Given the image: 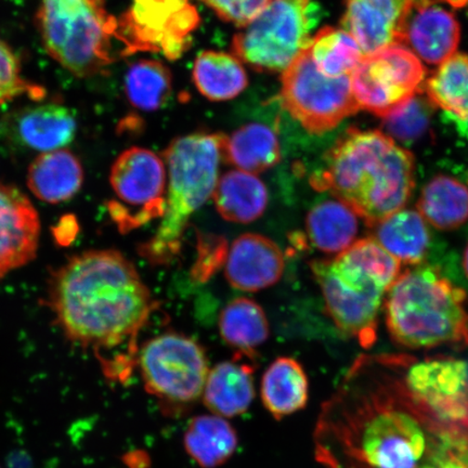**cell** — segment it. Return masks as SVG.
Masks as SVG:
<instances>
[{"label":"cell","instance_id":"cell-1","mask_svg":"<svg viewBox=\"0 0 468 468\" xmlns=\"http://www.w3.org/2000/svg\"><path fill=\"white\" fill-rule=\"evenodd\" d=\"M409 355L356 359L314 430L325 468H468V396L444 399L409 384Z\"/></svg>","mask_w":468,"mask_h":468},{"label":"cell","instance_id":"cell-2","mask_svg":"<svg viewBox=\"0 0 468 468\" xmlns=\"http://www.w3.org/2000/svg\"><path fill=\"white\" fill-rule=\"evenodd\" d=\"M47 303L69 341L99 356L114 350L107 372L130 378L121 353L137 365V337L157 306L133 262L113 250L76 255L52 273Z\"/></svg>","mask_w":468,"mask_h":468},{"label":"cell","instance_id":"cell-3","mask_svg":"<svg viewBox=\"0 0 468 468\" xmlns=\"http://www.w3.org/2000/svg\"><path fill=\"white\" fill-rule=\"evenodd\" d=\"M310 183L347 204L368 227L405 208L415 185L414 156L380 131L350 127Z\"/></svg>","mask_w":468,"mask_h":468},{"label":"cell","instance_id":"cell-4","mask_svg":"<svg viewBox=\"0 0 468 468\" xmlns=\"http://www.w3.org/2000/svg\"><path fill=\"white\" fill-rule=\"evenodd\" d=\"M337 329L371 348L378 339V314L401 263L373 238L361 239L331 260L310 263Z\"/></svg>","mask_w":468,"mask_h":468},{"label":"cell","instance_id":"cell-5","mask_svg":"<svg viewBox=\"0 0 468 468\" xmlns=\"http://www.w3.org/2000/svg\"><path fill=\"white\" fill-rule=\"evenodd\" d=\"M385 319L401 347L468 346L466 292L434 267L418 265L400 273L386 295Z\"/></svg>","mask_w":468,"mask_h":468},{"label":"cell","instance_id":"cell-6","mask_svg":"<svg viewBox=\"0 0 468 468\" xmlns=\"http://www.w3.org/2000/svg\"><path fill=\"white\" fill-rule=\"evenodd\" d=\"M226 138L221 133L186 134L163 152L168 178L165 212L154 236L138 250L151 265L167 266L179 255L192 216L213 197Z\"/></svg>","mask_w":468,"mask_h":468},{"label":"cell","instance_id":"cell-7","mask_svg":"<svg viewBox=\"0 0 468 468\" xmlns=\"http://www.w3.org/2000/svg\"><path fill=\"white\" fill-rule=\"evenodd\" d=\"M37 25L46 51L76 78L104 74L114 62L119 22L107 0H39Z\"/></svg>","mask_w":468,"mask_h":468},{"label":"cell","instance_id":"cell-8","mask_svg":"<svg viewBox=\"0 0 468 468\" xmlns=\"http://www.w3.org/2000/svg\"><path fill=\"white\" fill-rule=\"evenodd\" d=\"M314 11L313 0H271L234 35L232 55L257 72H283L312 44Z\"/></svg>","mask_w":468,"mask_h":468},{"label":"cell","instance_id":"cell-9","mask_svg":"<svg viewBox=\"0 0 468 468\" xmlns=\"http://www.w3.org/2000/svg\"><path fill=\"white\" fill-rule=\"evenodd\" d=\"M281 83L283 108L310 133L335 130L361 110L351 90L350 75L329 78L322 74L309 48L284 69Z\"/></svg>","mask_w":468,"mask_h":468},{"label":"cell","instance_id":"cell-10","mask_svg":"<svg viewBox=\"0 0 468 468\" xmlns=\"http://www.w3.org/2000/svg\"><path fill=\"white\" fill-rule=\"evenodd\" d=\"M144 388L165 407L191 405L202 397L209 373L207 354L195 339L165 333L139 349Z\"/></svg>","mask_w":468,"mask_h":468},{"label":"cell","instance_id":"cell-11","mask_svg":"<svg viewBox=\"0 0 468 468\" xmlns=\"http://www.w3.org/2000/svg\"><path fill=\"white\" fill-rule=\"evenodd\" d=\"M117 22L122 55L161 52L168 60H177L189 50L201 17L189 0H133Z\"/></svg>","mask_w":468,"mask_h":468},{"label":"cell","instance_id":"cell-12","mask_svg":"<svg viewBox=\"0 0 468 468\" xmlns=\"http://www.w3.org/2000/svg\"><path fill=\"white\" fill-rule=\"evenodd\" d=\"M110 184L115 198L109 204L111 218L122 233L137 229L165 212V163L148 149H128L111 168Z\"/></svg>","mask_w":468,"mask_h":468},{"label":"cell","instance_id":"cell-13","mask_svg":"<svg viewBox=\"0 0 468 468\" xmlns=\"http://www.w3.org/2000/svg\"><path fill=\"white\" fill-rule=\"evenodd\" d=\"M425 79L422 62L402 46L365 56L350 74L351 90L360 109L380 119L422 92Z\"/></svg>","mask_w":468,"mask_h":468},{"label":"cell","instance_id":"cell-14","mask_svg":"<svg viewBox=\"0 0 468 468\" xmlns=\"http://www.w3.org/2000/svg\"><path fill=\"white\" fill-rule=\"evenodd\" d=\"M419 0H344L342 27L365 56L402 46L410 15Z\"/></svg>","mask_w":468,"mask_h":468},{"label":"cell","instance_id":"cell-15","mask_svg":"<svg viewBox=\"0 0 468 468\" xmlns=\"http://www.w3.org/2000/svg\"><path fill=\"white\" fill-rule=\"evenodd\" d=\"M40 238L37 208L25 193L0 184V278L34 261Z\"/></svg>","mask_w":468,"mask_h":468},{"label":"cell","instance_id":"cell-16","mask_svg":"<svg viewBox=\"0 0 468 468\" xmlns=\"http://www.w3.org/2000/svg\"><path fill=\"white\" fill-rule=\"evenodd\" d=\"M226 278L232 288L257 292L271 288L282 278L285 260L272 239L256 233H245L228 250Z\"/></svg>","mask_w":468,"mask_h":468},{"label":"cell","instance_id":"cell-17","mask_svg":"<svg viewBox=\"0 0 468 468\" xmlns=\"http://www.w3.org/2000/svg\"><path fill=\"white\" fill-rule=\"evenodd\" d=\"M460 37V25L452 13L435 0H419L409 16L403 45L420 60L441 64L455 55Z\"/></svg>","mask_w":468,"mask_h":468},{"label":"cell","instance_id":"cell-18","mask_svg":"<svg viewBox=\"0 0 468 468\" xmlns=\"http://www.w3.org/2000/svg\"><path fill=\"white\" fill-rule=\"evenodd\" d=\"M238 356L209 370L203 390L204 405L221 418H236L250 409L255 398L254 367Z\"/></svg>","mask_w":468,"mask_h":468},{"label":"cell","instance_id":"cell-19","mask_svg":"<svg viewBox=\"0 0 468 468\" xmlns=\"http://www.w3.org/2000/svg\"><path fill=\"white\" fill-rule=\"evenodd\" d=\"M27 186L40 201L50 204L71 200L84 184L81 163L66 149L44 152L27 169Z\"/></svg>","mask_w":468,"mask_h":468},{"label":"cell","instance_id":"cell-20","mask_svg":"<svg viewBox=\"0 0 468 468\" xmlns=\"http://www.w3.org/2000/svg\"><path fill=\"white\" fill-rule=\"evenodd\" d=\"M76 120L61 104H42L23 110L15 122L17 139L29 149L50 152L63 149L75 138Z\"/></svg>","mask_w":468,"mask_h":468},{"label":"cell","instance_id":"cell-21","mask_svg":"<svg viewBox=\"0 0 468 468\" xmlns=\"http://www.w3.org/2000/svg\"><path fill=\"white\" fill-rule=\"evenodd\" d=\"M309 380L303 366L289 356H281L263 373L261 395L263 406L276 420L301 411L307 406Z\"/></svg>","mask_w":468,"mask_h":468},{"label":"cell","instance_id":"cell-22","mask_svg":"<svg viewBox=\"0 0 468 468\" xmlns=\"http://www.w3.org/2000/svg\"><path fill=\"white\" fill-rule=\"evenodd\" d=\"M212 197L222 218L236 224H250L265 213L268 190L254 174L236 169L221 176Z\"/></svg>","mask_w":468,"mask_h":468},{"label":"cell","instance_id":"cell-23","mask_svg":"<svg viewBox=\"0 0 468 468\" xmlns=\"http://www.w3.org/2000/svg\"><path fill=\"white\" fill-rule=\"evenodd\" d=\"M373 228V239L401 265L418 266L424 261L431 234L419 210L402 208Z\"/></svg>","mask_w":468,"mask_h":468},{"label":"cell","instance_id":"cell-24","mask_svg":"<svg viewBox=\"0 0 468 468\" xmlns=\"http://www.w3.org/2000/svg\"><path fill=\"white\" fill-rule=\"evenodd\" d=\"M236 430L219 415H198L185 431L184 446L190 458L202 468L224 465L238 447Z\"/></svg>","mask_w":468,"mask_h":468},{"label":"cell","instance_id":"cell-25","mask_svg":"<svg viewBox=\"0 0 468 468\" xmlns=\"http://www.w3.org/2000/svg\"><path fill=\"white\" fill-rule=\"evenodd\" d=\"M310 242L326 254H341L356 242L359 216L347 204L337 200L321 202L310 210L306 219Z\"/></svg>","mask_w":468,"mask_h":468},{"label":"cell","instance_id":"cell-26","mask_svg":"<svg viewBox=\"0 0 468 468\" xmlns=\"http://www.w3.org/2000/svg\"><path fill=\"white\" fill-rule=\"evenodd\" d=\"M218 326L228 346L250 360H254L256 349L267 341L271 332L263 309L247 297L236 298L222 309Z\"/></svg>","mask_w":468,"mask_h":468},{"label":"cell","instance_id":"cell-27","mask_svg":"<svg viewBox=\"0 0 468 468\" xmlns=\"http://www.w3.org/2000/svg\"><path fill=\"white\" fill-rule=\"evenodd\" d=\"M280 159L277 133L261 122H250L226 138L224 160L239 171L260 174L276 166Z\"/></svg>","mask_w":468,"mask_h":468},{"label":"cell","instance_id":"cell-28","mask_svg":"<svg viewBox=\"0 0 468 468\" xmlns=\"http://www.w3.org/2000/svg\"><path fill=\"white\" fill-rule=\"evenodd\" d=\"M193 80L210 101H226L247 90L249 78L239 58L227 52L203 51L193 66Z\"/></svg>","mask_w":468,"mask_h":468},{"label":"cell","instance_id":"cell-29","mask_svg":"<svg viewBox=\"0 0 468 468\" xmlns=\"http://www.w3.org/2000/svg\"><path fill=\"white\" fill-rule=\"evenodd\" d=\"M423 218L439 230H454L468 219V186L447 175L427 184L418 203Z\"/></svg>","mask_w":468,"mask_h":468},{"label":"cell","instance_id":"cell-30","mask_svg":"<svg viewBox=\"0 0 468 468\" xmlns=\"http://www.w3.org/2000/svg\"><path fill=\"white\" fill-rule=\"evenodd\" d=\"M427 98L460 121H468V56L455 54L425 81Z\"/></svg>","mask_w":468,"mask_h":468},{"label":"cell","instance_id":"cell-31","mask_svg":"<svg viewBox=\"0 0 468 468\" xmlns=\"http://www.w3.org/2000/svg\"><path fill=\"white\" fill-rule=\"evenodd\" d=\"M310 55L319 71L329 78L350 75L365 58L358 43L343 28H321L312 39Z\"/></svg>","mask_w":468,"mask_h":468},{"label":"cell","instance_id":"cell-32","mask_svg":"<svg viewBox=\"0 0 468 468\" xmlns=\"http://www.w3.org/2000/svg\"><path fill=\"white\" fill-rule=\"evenodd\" d=\"M173 78L166 66L156 60L132 64L125 76V92L133 107L154 112L171 97Z\"/></svg>","mask_w":468,"mask_h":468},{"label":"cell","instance_id":"cell-33","mask_svg":"<svg viewBox=\"0 0 468 468\" xmlns=\"http://www.w3.org/2000/svg\"><path fill=\"white\" fill-rule=\"evenodd\" d=\"M431 104L430 99L415 95L399 108L383 117L385 133L401 143H413L429 130Z\"/></svg>","mask_w":468,"mask_h":468},{"label":"cell","instance_id":"cell-34","mask_svg":"<svg viewBox=\"0 0 468 468\" xmlns=\"http://www.w3.org/2000/svg\"><path fill=\"white\" fill-rule=\"evenodd\" d=\"M45 95L46 91L42 86L26 80L22 74L19 58L10 46L0 38V107L22 96L39 101Z\"/></svg>","mask_w":468,"mask_h":468},{"label":"cell","instance_id":"cell-35","mask_svg":"<svg viewBox=\"0 0 468 468\" xmlns=\"http://www.w3.org/2000/svg\"><path fill=\"white\" fill-rule=\"evenodd\" d=\"M221 20L245 27L259 16L271 0H202Z\"/></svg>","mask_w":468,"mask_h":468},{"label":"cell","instance_id":"cell-36","mask_svg":"<svg viewBox=\"0 0 468 468\" xmlns=\"http://www.w3.org/2000/svg\"><path fill=\"white\" fill-rule=\"evenodd\" d=\"M200 243V253L195 269L197 278L205 281L227 260V242L221 238H207Z\"/></svg>","mask_w":468,"mask_h":468},{"label":"cell","instance_id":"cell-37","mask_svg":"<svg viewBox=\"0 0 468 468\" xmlns=\"http://www.w3.org/2000/svg\"><path fill=\"white\" fill-rule=\"evenodd\" d=\"M449 117H450V120L454 122V124H455L456 128H458L459 132L468 139V121L467 122L460 121L458 119H455V117H453L452 115H449Z\"/></svg>","mask_w":468,"mask_h":468},{"label":"cell","instance_id":"cell-38","mask_svg":"<svg viewBox=\"0 0 468 468\" xmlns=\"http://www.w3.org/2000/svg\"><path fill=\"white\" fill-rule=\"evenodd\" d=\"M453 8H462L468 4V0H443Z\"/></svg>","mask_w":468,"mask_h":468},{"label":"cell","instance_id":"cell-39","mask_svg":"<svg viewBox=\"0 0 468 468\" xmlns=\"http://www.w3.org/2000/svg\"><path fill=\"white\" fill-rule=\"evenodd\" d=\"M463 267H464V271H465L466 277L468 278V244L464 250Z\"/></svg>","mask_w":468,"mask_h":468},{"label":"cell","instance_id":"cell-40","mask_svg":"<svg viewBox=\"0 0 468 468\" xmlns=\"http://www.w3.org/2000/svg\"><path fill=\"white\" fill-rule=\"evenodd\" d=\"M467 393H468V389H467Z\"/></svg>","mask_w":468,"mask_h":468},{"label":"cell","instance_id":"cell-41","mask_svg":"<svg viewBox=\"0 0 468 468\" xmlns=\"http://www.w3.org/2000/svg\"><path fill=\"white\" fill-rule=\"evenodd\" d=\"M0 468H2V467H0Z\"/></svg>","mask_w":468,"mask_h":468}]
</instances>
